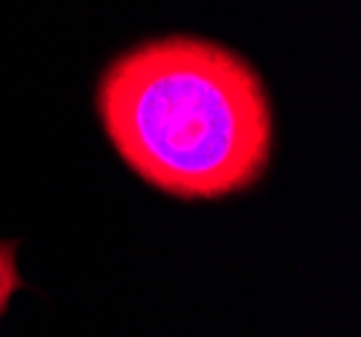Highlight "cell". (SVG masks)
<instances>
[{
    "label": "cell",
    "mask_w": 361,
    "mask_h": 337,
    "mask_svg": "<svg viewBox=\"0 0 361 337\" xmlns=\"http://www.w3.org/2000/svg\"><path fill=\"white\" fill-rule=\"evenodd\" d=\"M94 100L119 157L165 195L226 197L270 165L267 90L221 44L192 35L137 44L103 71Z\"/></svg>",
    "instance_id": "cell-1"
},
{
    "label": "cell",
    "mask_w": 361,
    "mask_h": 337,
    "mask_svg": "<svg viewBox=\"0 0 361 337\" xmlns=\"http://www.w3.org/2000/svg\"><path fill=\"white\" fill-rule=\"evenodd\" d=\"M22 286V278L16 270V243L0 240V316L11 302V294Z\"/></svg>",
    "instance_id": "cell-2"
}]
</instances>
